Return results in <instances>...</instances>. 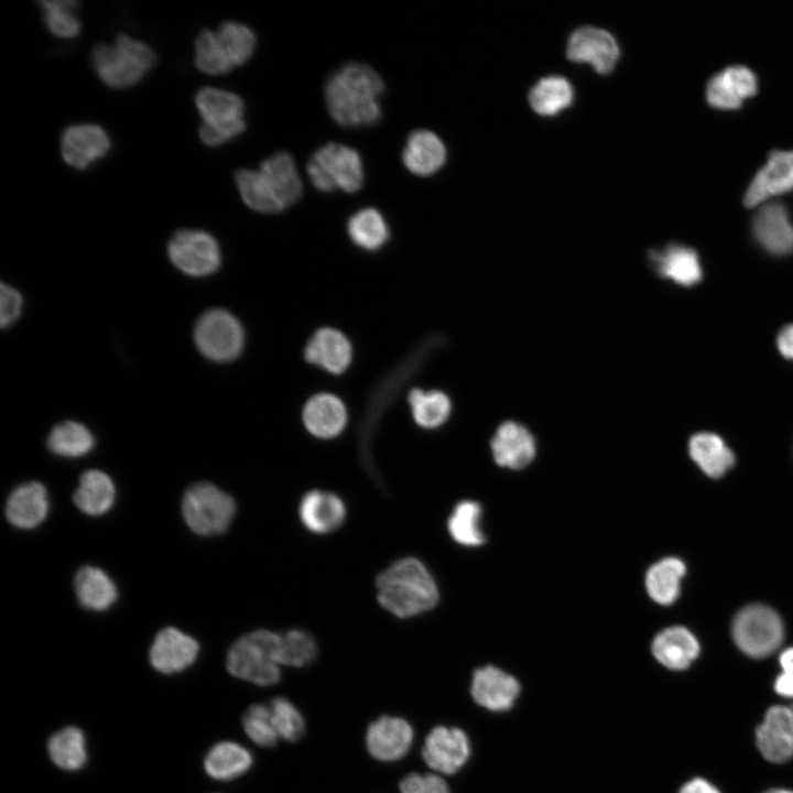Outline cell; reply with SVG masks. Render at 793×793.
I'll use <instances>...</instances> for the list:
<instances>
[{
    "label": "cell",
    "instance_id": "cell-1",
    "mask_svg": "<svg viewBox=\"0 0 793 793\" xmlns=\"http://www.w3.org/2000/svg\"><path fill=\"white\" fill-rule=\"evenodd\" d=\"M384 84L379 74L361 63H348L335 70L325 85V100L336 123L347 128L379 122Z\"/></svg>",
    "mask_w": 793,
    "mask_h": 793
},
{
    "label": "cell",
    "instance_id": "cell-20",
    "mask_svg": "<svg viewBox=\"0 0 793 793\" xmlns=\"http://www.w3.org/2000/svg\"><path fill=\"white\" fill-rule=\"evenodd\" d=\"M470 693L472 699L492 711L512 707L520 693L519 682L504 671L487 665L474 672Z\"/></svg>",
    "mask_w": 793,
    "mask_h": 793
},
{
    "label": "cell",
    "instance_id": "cell-12",
    "mask_svg": "<svg viewBox=\"0 0 793 793\" xmlns=\"http://www.w3.org/2000/svg\"><path fill=\"white\" fill-rule=\"evenodd\" d=\"M793 191V150L772 151L763 166L751 180L743 204L756 207L772 197Z\"/></svg>",
    "mask_w": 793,
    "mask_h": 793
},
{
    "label": "cell",
    "instance_id": "cell-52",
    "mask_svg": "<svg viewBox=\"0 0 793 793\" xmlns=\"http://www.w3.org/2000/svg\"><path fill=\"white\" fill-rule=\"evenodd\" d=\"M774 687L778 694L785 697H793V680L787 678L783 674L776 678Z\"/></svg>",
    "mask_w": 793,
    "mask_h": 793
},
{
    "label": "cell",
    "instance_id": "cell-8",
    "mask_svg": "<svg viewBox=\"0 0 793 793\" xmlns=\"http://www.w3.org/2000/svg\"><path fill=\"white\" fill-rule=\"evenodd\" d=\"M194 341L207 359L227 362L236 359L245 344V333L239 321L222 308L203 313L194 327Z\"/></svg>",
    "mask_w": 793,
    "mask_h": 793
},
{
    "label": "cell",
    "instance_id": "cell-16",
    "mask_svg": "<svg viewBox=\"0 0 793 793\" xmlns=\"http://www.w3.org/2000/svg\"><path fill=\"white\" fill-rule=\"evenodd\" d=\"M413 742V728L401 717L383 715L372 721L366 732V746L377 760L391 762L402 759Z\"/></svg>",
    "mask_w": 793,
    "mask_h": 793
},
{
    "label": "cell",
    "instance_id": "cell-35",
    "mask_svg": "<svg viewBox=\"0 0 793 793\" xmlns=\"http://www.w3.org/2000/svg\"><path fill=\"white\" fill-rule=\"evenodd\" d=\"M685 574L684 563L666 557L650 567L645 576L649 596L661 605L672 604L680 594V582Z\"/></svg>",
    "mask_w": 793,
    "mask_h": 793
},
{
    "label": "cell",
    "instance_id": "cell-44",
    "mask_svg": "<svg viewBox=\"0 0 793 793\" xmlns=\"http://www.w3.org/2000/svg\"><path fill=\"white\" fill-rule=\"evenodd\" d=\"M317 644L305 630L292 629L280 634L279 661L281 665L303 667L314 661Z\"/></svg>",
    "mask_w": 793,
    "mask_h": 793
},
{
    "label": "cell",
    "instance_id": "cell-43",
    "mask_svg": "<svg viewBox=\"0 0 793 793\" xmlns=\"http://www.w3.org/2000/svg\"><path fill=\"white\" fill-rule=\"evenodd\" d=\"M43 20L47 30L61 39H73L80 33V22L75 15L79 3L74 0L41 1Z\"/></svg>",
    "mask_w": 793,
    "mask_h": 793
},
{
    "label": "cell",
    "instance_id": "cell-50",
    "mask_svg": "<svg viewBox=\"0 0 793 793\" xmlns=\"http://www.w3.org/2000/svg\"><path fill=\"white\" fill-rule=\"evenodd\" d=\"M780 352L787 359H793V325L782 328L776 338Z\"/></svg>",
    "mask_w": 793,
    "mask_h": 793
},
{
    "label": "cell",
    "instance_id": "cell-33",
    "mask_svg": "<svg viewBox=\"0 0 793 793\" xmlns=\"http://www.w3.org/2000/svg\"><path fill=\"white\" fill-rule=\"evenodd\" d=\"M688 449L692 459L711 478L721 477L735 463L732 452L713 433L695 434Z\"/></svg>",
    "mask_w": 793,
    "mask_h": 793
},
{
    "label": "cell",
    "instance_id": "cell-13",
    "mask_svg": "<svg viewBox=\"0 0 793 793\" xmlns=\"http://www.w3.org/2000/svg\"><path fill=\"white\" fill-rule=\"evenodd\" d=\"M566 54L571 61L588 63L596 72L606 74L613 69L619 57V47L606 30L583 26L569 36Z\"/></svg>",
    "mask_w": 793,
    "mask_h": 793
},
{
    "label": "cell",
    "instance_id": "cell-36",
    "mask_svg": "<svg viewBox=\"0 0 793 793\" xmlns=\"http://www.w3.org/2000/svg\"><path fill=\"white\" fill-rule=\"evenodd\" d=\"M347 231L356 246L368 251L380 249L389 239L385 219L379 210L371 207L355 213L347 222Z\"/></svg>",
    "mask_w": 793,
    "mask_h": 793
},
{
    "label": "cell",
    "instance_id": "cell-7",
    "mask_svg": "<svg viewBox=\"0 0 793 793\" xmlns=\"http://www.w3.org/2000/svg\"><path fill=\"white\" fill-rule=\"evenodd\" d=\"M182 514L194 533L217 535L229 529L236 514V502L215 485L196 482L183 496Z\"/></svg>",
    "mask_w": 793,
    "mask_h": 793
},
{
    "label": "cell",
    "instance_id": "cell-3",
    "mask_svg": "<svg viewBox=\"0 0 793 793\" xmlns=\"http://www.w3.org/2000/svg\"><path fill=\"white\" fill-rule=\"evenodd\" d=\"M90 59L97 76L105 85L123 89L138 84L156 64L157 57L144 42L120 33L113 45H96Z\"/></svg>",
    "mask_w": 793,
    "mask_h": 793
},
{
    "label": "cell",
    "instance_id": "cell-29",
    "mask_svg": "<svg viewBox=\"0 0 793 793\" xmlns=\"http://www.w3.org/2000/svg\"><path fill=\"white\" fill-rule=\"evenodd\" d=\"M655 659L671 670L686 669L698 655L699 645L695 637L683 627H671L661 631L653 640Z\"/></svg>",
    "mask_w": 793,
    "mask_h": 793
},
{
    "label": "cell",
    "instance_id": "cell-31",
    "mask_svg": "<svg viewBox=\"0 0 793 793\" xmlns=\"http://www.w3.org/2000/svg\"><path fill=\"white\" fill-rule=\"evenodd\" d=\"M74 586L79 604L87 609L102 611L117 600L115 583L98 567H82L75 575Z\"/></svg>",
    "mask_w": 793,
    "mask_h": 793
},
{
    "label": "cell",
    "instance_id": "cell-38",
    "mask_svg": "<svg viewBox=\"0 0 793 793\" xmlns=\"http://www.w3.org/2000/svg\"><path fill=\"white\" fill-rule=\"evenodd\" d=\"M47 751L52 762L67 771L83 768L87 760L85 736L76 727L55 732L48 740Z\"/></svg>",
    "mask_w": 793,
    "mask_h": 793
},
{
    "label": "cell",
    "instance_id": "cell-25",
    "mask_svg": "<svg viewBox=\"0 0 793 793\" xmlns=\"http://www.w3.org/2000/svg\"><path fill=\"white\" fill-rule=\"evenodd\" d=\"M303 422L315 437L328 439L339 435L347 423V411L343 401L334 394L313 395L304 405Z\"/></svg>",
    "mask_w": 793,
    "mask_h": 793
},
{
    "label": "cell",
    "instance_id": "cell-53",
    "mask_svg": "<svg viewBox=\"0 0 793 793\" xmlns=\"http://www.w3.org/2000/svg\"><path fill=\"white\" fill-rule=\"evenodd\" d=\"M780 664L783 670V675L790 680H793V648L785 650L780 656Z\"/></svg>",
    "mask_w": 793,
    "mask_h": 793
},
{
    "label": "cell",
    "instance_id": "cell-32",
    "mask_svg": "<svg viewBox=\"0 0 793 793\" xmlns=\"http://www.w3.org/2000/svg\"><path fill=\"white\" fill-rule=\"evenodd\" d=\"M252 762V756L246 748L232 741H221L208 751L204 768L210 778L228 781L246 773Z\"/></svg>",
    "mask_w": 793,
    "mask_h": 793
},
{
    "label": "cell",
    "instance_id": "cell-45",
    "mask_svg": "<svg viewBox=\"0 0 793 793\" xmlns=\"http://www.w3.org/2000/svg\"><path fill=\"white\" fill-rule=\"evenodd\" d=\"M195 65L208 75H224L233 66L224 53L215 32L205 29L195 41Z\"/></svg>",
    "mask_w": 793,
    "mask_h": 793
},
{
    "label": "cell",
    "instance_id": "cell-30",
    "mask_svg": "<svg viewBox=\"0 0 793 793\" xmlns=\"http://www.w3.org/2000/svg\"><path fill=\"white\" fill-rule=\"evenodd\" d=\"M115 497L116 489L111 478L101 470L90 469L80 476L73 500L82 512L97 517L110 510Z\"/></svg>",
    "mask_w": 793,
    "mask_h": 793
},
{
    "label": "cell",
    "instance_id": "cell-34",
    "mask_svg": "<svg viewBox=\"0 0 793 793\" xmlns=\"http://www.w3.org/2000/svg\"><path fill=\"white\" fill-rule=\"evenodd\" d=\"M235 182L243 203L250 209L262 214L285 209L259 170L239 169L235 173Z\"/></svg>",
    "mask_w": 793,
    "mask_h": 793
},
{
    "label": "cell",
    "instance_id": "cell-24",
    "mask_svg": "<svg viewBox=\"0 0 793 793\" xmlns=\"http://www.w3.org/2000/svg\"><path fill=\"white\" fill-rule=\"evenodd\" d=\"M47 512V491L37 481L18 486L9 496L6 504L8 521L19 529L36 528L45 520Z\"/></svg>",
    "mask_w": 793,
    "mask_h": 793
},
{
    "label": "cell",
    "instance_id": "cell-10",
    "mask_svg": "<svg viewBox=\"0 0 793 793\" xmlns=\"http://www.w3.org/2000/svg\"><path fill=\"white\" fill-rule=\"evenodd\" d=\"M167 253L180 271L196 278L214 273L221 260L217 240L199 229L176 231L169 241Z\"/></svg>",
    "mask_w": 793,
    "mask_h": 793
},
{
    "label": "cell",
    "instance_id": "cell-14",
    "mask_svg": "<svg viewBox=\"0 0 793 793\" xmlns=\"http://www.w3.org/2000/svg\"><path fill=\"white\" fill-rule=\"evenodd\" d=\"M758 91L757 75L743 65L728 66L713 75L706 84V100L713 108L734 110Z\"/></svg>",
    "mask_w": 793,
    "mask_h": 793
},
{
    "label": "cell",
    "instance_id": "cell-17",
    "mask_svg": "<svg viewBox=\"0 0 793 793\" xmlns=\"http://www.w3.org/2000/svg\"><path fill=\"white\" fill-rule=\"evenodd\" d=\"M752 232L769 253L784 256L793 252V221L783 204L760 205L752 219Z\"/></svg>",
    "mask_w": 793,
    "mask_h": 793
},
{
    "label": "cell",
    "instance_id": "cell-6",
    "mask_svg": "<svg viewBox=\"0 0 793 793\" xmlns=\"http://www.w3.org/2000/svg\"><path fill=\"white\" fill-rule=\"evenodd\" d=\"M313 186L323 193L341 189L358 192L363 184V165L360 154L352 148L329 142L317 149L307 163Z\"/></svg>",
    "mask_w": 793,
    "mask_h": 793
},
{
    "label": "cell",
    "instance_id": "cell-48",
    "mask_svg": "<svg viewBox=\"0 0 793 793\" xmlns=\"http://www.w3.org/2000/svg\"><path fill=\"white\" fill-rule=\"evenodd\" d=\"M399 787L401 793H450L447 783L436 774L410 773Z\"/></svg>",
    "mask_w": 793,
    "mask_h": 793
},
{
    "label": "cell",
    "instance_id": "cell-2",
    "mask_svg": "<svg viewBox=\"0 0 793 793\" xmlns=\"http://www.w3.org/2000/svg\"><path fill=\"white\" fill-rule=\"evenodd\" d=\"M377 599L391 615L408 619L433 609L438 587L427 567L416 557H402L376 579Z\"/></svg>",
    "mask_w": 793,
    "mask_h": 793
},
{
    "label": "cell",
    "instance_id": "cell-49",
    "mask_svg": "<svg viewBox=\"0 0 793 793\" xmlns=\"http://www.w3.org/2000/svg\"><path fill=\"white\" fill-rule=\"evenodd\" d=\"M22 309V296L18 290L4 282L0 290V324L2 327L10 326L20 316Z\"/></svg>",
    "mask_w": 793,
    "mask_h": 793
},
{
    "label": "cell",
    "instance_id": "cell-21",
    "mask_svg": "<svg viewBox=\"0 0 793 793\" xmlns=\"http://www.w3.org/2000/svg\"><path fill=\"white\" fill-rule=\"evenodd\" d=\"M757 745L771 762H784L793 757V714L790 707L773 706L768 709L757 729Z\"/></svg>",
    "mask_w": 793,
    "mask_h": 793
},
{
    "label": "cell",
    "instance_id": "cell-37",
    "mask_svg": "<svg viewBox=\"0 0 793 793\" xmlns=\"http://www.w3.org/2000/svg\"><path fill=\"white\" fill-rule=\"evenodd\" d=\"M95 445L91 432L82 423L65 421L55 425L48 437V449L58 456L77 458L87 455Z\"/></svg>",
    "mask_w": 793,
    "mask_h": 793
},
{
    "label": "cell",
    "instance_id": "cell-39",
    "mask_svg": "<svg viewBox=\"0 0 793 793\" xmlns=\"http://www.w3.org/2000/svg\"><path fill=\"white\" fill-rule=\"evenodd\" d=\"M573 95L572 85L566 78L548 76L532 87L529 101L536 113L553 116L571 105Z\"/></svg>",
    "mask_w": 793,
    "mask_h": 793
},
{
    "label": "cell",
    "instance_id": "cell-41",
    "mask_svg": "<svg viewBox=\"0 0 793 793\" xmlns=\"http://www.w3.org/2000/svg\"><path fill=\"white\" fill-rule=\"evenodd\" d=\"M409 404L415 423L424 428L441 426L448 419L452 409L449 398L438 390L413 389L409 394Z\"/></svg>",
    "mask_w": 793,
    "mask_h": 793
},
{
    "label": "cell",
    "instance_id": "cell-51",
    "mask_svg": "<svg viewBox=\"0 0 793 793\" xmlns=\"http://www.w3.org/2000/svg\"><path fill=\"white\" fill-rule=\"evenodd\" d=\"M680 793H719L707 781L702 779H694L686 783L680 791Z\"/></svg>",
    "mask_w": 793,
    "mask_h": 793
},
{
    "label": "cell",
    "instance_id": "cell-5",
    "mask_svg": "<svg viewBox=\"0 0 793 793\" xmlns=\"http://www.w3.org/2000/svg\"><path fill=\"white\" fill-rule=\"evenodd\" d=\"M202 117L199 138L208 146L227 143L246 130L245 102L240 96L226 89L204 87L195 96Z\"/></svg>",
    "mask_w": 793,
    "mask_h": 793
},
{
    "label": "cell",
    "instance_id": "cell-11",
    "mask_svg": "<svg viewBox=\"0 0 793 793\" xmlns=\"http://www.w3.org/2000/svg\"><path fill=\"white\" fill-rule=\"evenodd\" d=\"M470 745L459 728L437 726L427 735L422 756L425 763L442 774H454L467 762Z\"/></svg>",
    "mask_w": 793,
    "mask_h": 793
},
{
    "label": "cell",
    "instance_id": "cell-47",
    "mask_svg": "<svg viewBox=\"0 0 793 793\" xmlns=\"http://www.w3.org/2000/svg\"><path fill=\"white\" fill-rule=\"evenodd\" d=\"M269 706L279 738L300 740L305 732V721L300 710L285 697H275Z\"/></svg>",
    "mask_w": 793,
    "mask_h": 793
},
{
    "label": "cell",
    "instance_id": "cell-4",
    "mask_svg": "<svg viewBox=\"0 0 793 793\" xmlns=\"http://www.w3.org/2000/svg\"><path fill=\"white\" fill-rule=\"evenodd\" d=\"M280 634L259 629L240 637L228 650V672L243 681L269 686L281 677L279 661Z\"/></svg>",
    "mask_w": 793,
    "mask_h": 793
},
{
    "label": "cell",
    "instance_id": "cell-54",
    "mask_svg": "<svg viewBox=\"0 0 793 793\" xmlns=\"http://www.w3.org/2000/svg\"><path fill=\"white\" fill-rule=\"evenodd\" d=\"M767 793H793V792H792V791H787V790H771V791H769V792H767Z\"/></svg>",
    "mask_w": 793,
    "mask_h": 793
},
{
    "label": "cell",
    "instance_id": "cell-40",
    "mask_svg": "<svg viewBox=\"0 0 793 793\" xmlns=\"http://www.w3.org/2000/svg\"><path fill=\"white\" fill-rule=\"evenodd\" d=\"M481 508L476 501L464 500L453 509L447 529L450 537L464 546H478L485 543L480 528Z\"/></svg>",
    "mask_w": 793,
    "mask_h": 793
},
{
    "label": "cell",
    "instance_id": "cell-26",
    "mask_svg": "<svg viewBox=\"0 0 793 793\" xmlns=\"http://www.w3.org/2000/svg\"><path fill=\"white\" fill-rule=\"evenodd\" d=\"M649 258L656 273L681 285L689 286L702 279L698 256L687 246L671 243L661 250H652Z\"/></svg>",
    "mask_w": 793,
    "mask_h": 793
},
{
    "label": "cell",
    "instance_id": "cell-27",
    "mask_svg": "<svg viewBox=\"0 0 793 793\" xmlns=\"http://www.w3.org/2000/svg\"><path fill=\"white\" fill-rule=\"evenodd\" d=\"M445 160V145L434 132L421 129L408 137L402 161L412 174L430 176L443 166Z\"/></svg>",
    "mask_w": 793,
    "mask_h": 793
},
{
    "label": "cell",
    "instance_id": "cell-19",
    "mask_svg": "<svg viewBox=\"0 0 793 793\" xmlns=\"http://www.w3.org/2000/svg\"><path fill=\"white\" fill-rule=\"evenodd\" d=\"M346 513L345 502L338 495L321 489L306 492L298 504L301 523L314 534H328L339 529Z\"/></svg>",
    "mask_w": 793,
    "mask_h": 793
},
{
    "label": "cell",
    "instance_id": "cell-18",
    "mask_svg": "<svg viewBox=\"0 0 793 793\" xmlns=\"http://www.w3.org/2000/svg\"><path fill=\"white\" fill-rule=\"evenodd\" d=\"M198 652L199 644L193 637L167 627L155 636L150 649V663L160 673L173 674L191 666Z\"/></svg>",
    "mask_w": 793,
    "mask_h": 793
},
{
    "label": "cell",
    "instance_id": "cell-22",
    "mask_svg": "<svg viewBox=\"0 0 793 793\" xmlns=\"http://www.w3.org/2000/svg\"><path fill=\"white\" fill-rule=\"evenodd\" d=\"M490 445L495 461L501 467L511 469L524 468L533 460L536 453L531 432L513 421L499 425Z\"/></svg>",
    "mask_w": 793,
    "mask_h": 793
},
{
    "label": "cell",
    "instance_id": "cell-9",
    "mask_svg": "<svg viewBox=\"0 0 793 793\" xmlns=\"http://www.w3.org/2000/svg\"><path fill=\"white\" fill-rule=\"evenodd\" d=\"M732 636L746 654L764 658L781 644L783 626L780 617L771 608L750 605L736 616Z\"/></svg>",
    "mask_w": 793,
    "mask_h": 793
},
{
    "label": "cell",
    "instance_id": "cell-28",
    "mask_svg": "<svg viewBox=\"0 0 793 793\" xmlns=\"http://www.w3.org/2000/svg\"><path fill=\"white\" fill-rule=\"evenodd\" d=\"M263 174L273 192L284 206L290 207L302 196L303 185L294 159L287 152H276L260 164Z\"/></svg>",
    "mask_w": 793,
    "mask_h": 793
},
{
    "label": "cell",
    "instance_id": "cell-15",
    "mask_svg": "<svg viewBox=\"0 0 793 793\" xmlns=\"http://www.w3.org/2000/svg\"><path fill=\"white\" fill-rule=\"evenodd\" d=\"M108 133L99 126L79 123L67 127L61 138V154L66 164L85 170L110 150Z\"/></svg>",
    "mask_w": 793,
    "mask_h": 793
},
{
    "label": "cell",
    "instance_id": "cell-55",
    "mask_svg": "<svg viewBox=\"0 0 793 793\" xmlns=\"http://www.w3.org/2000/svg\"><path fill=\"white\" fill-rule=\"evenodd\" d=\"M790 709H791V711H792V714H793V705H792V706H790Z\"/></svg>",
    "mask_w": 793,
    "mask_h": 793
},
{
    "label": "cell",
    "instance_id": "cell-23",
    "mask_svg": "<svg viewBox=\"0 0 793 793\" xmlns=\"http://www.w3.org/2000/svg\"><path fill=\"white\" fill-rule=\"evenodd\" d=\"M304 356L309 363L338 374L348 368L352 350L349 340L343 333L335 328L324 327L309 338Z\"/></svg>",
    "mask_w": 793,
    "mask_h": 793
},
{
    "label": "cell",
    "instance_id": "cell-42",
    "mask_svg": "<svg viewBox=\"0 0 793 793\" xmlns=\"http://www.w3.org/2000/svg\"><path fill=\"white\" fill-rule=\"evenodd\" d=\"M215 33L233 67L246 64L253 55L257 40L249 26L236 21H226Z\"/></svg>",
    "mask_w": 793,
    "mask_h": 793
},
{
    "label": "cell",
    "instance_id": "cell-46",
    "mask_svg": "<svg viewBox=\"0 0 793 793\" xmlns=\"http://www.w3.org/2000/svg\"><path fill=\"white\" fill-rule=\"evenodd\" d=\"M242 726L247 736L261 747H273L279 740L269 705H251L243 715Z\"/></svg>",
    "mask_w": 793,
    "mask_h": 793
}]
</instances>
